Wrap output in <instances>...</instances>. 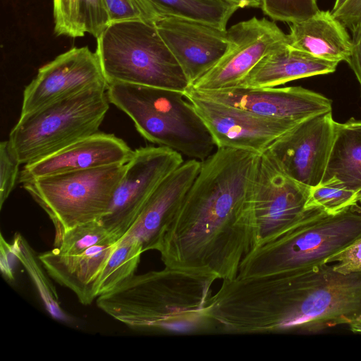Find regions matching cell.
Segmentation results:
<instances>
[{
	"label": "cell",
	"instance_id": "1",
	"mask_svg": "<svg viewBox=\"0 0 361 361\" xmlns=\"http://www.w3.org/2000/svg\"><path fill=\"white\" fill-rule=\"evenodd\" d=\"M217 148L200 171L157 251L165 267L231 280L255 246L250 191L259 156Z\"/></svg>",
	"mask_w": 361,
	"mask_h": 361
},
{
	"label": "cell",
	"instance_id": "2",
	"mask_svg": "<svg viewBox=\"0 0 361 361\" xmlns=\"http://www.w3.org/2000/svg\"><path fill=\"white\" fill-rule=\"evenodd\" d=\"M207 314L219 332L319 334L361 319V272L343 274L331 263L223 280Z\"/></svg>",
	"mask_w": 361,
	"mask_h": 361
},
{
	"label": "cell",
	"instance_id": "3",
	"mask_svg": "<svg viewBox=\"0 0 361 361\" xmlns=\"http://www.w3.org/2000/svg\"><path fill=\"white\" fill-rule=\"evenodd\" d=\"M216 279L165 267L133 275L97 298V306L140 331L204 333L216 331L205 313Z\"/></svg>",
	"mask_w": 361,
	"mask_h": 361
},
{
	"label": "cell",
	"instance_id": "4",
	"mask_svg": "<svg viewBox=\"0 0 361 361\" xmlns=\"http://www.w3.org/2000/svg\"><path fill=\"white\" fill-rule=\"evenodd\" d=\"M361 238V213L351 207L330 214L306 209L302 217L272 240L244 257L237 276L290 274L325 264L326 259Z\"/></svg>",
	"mask_w": 361,
	"mask_h": 361
},
{
	"label": "cell",
	"instance_id": "5",
	"mask_svg": "<svg viewBox=\"0 0 361 361\" xmlns=\"http://www.w3.org/2000/svg\"><path fill=\"white\" fill-rule=\"evenodd\" d=\"M97 42L96 52L109 85L128 83L183 93L190 87L154 23H111Z\"/></svg>",
	"mask_w": 361,
	"mask_h": 361
},
{
	"label": "cell",
	"instance_id": "6",
	"mask_svg": "<svg viewBox=\"0 0 361 361\" xmlns=\"http://www.w3.org/2000/svg\"><path fill=\"white\" fill-rule=\"evenodd\" d=\"M106 91L89 90L20 116L8 140L20 164L36 162L99 132L109 109Z\"/></svg>",
	"mask_w": 361,
	"mask_h": 361
},
{
	"label": "cell",
	"instance_id": "7",
	"mask_svg": "<svg viewBox=\"0 0 361 361\" xmlns=\"http://www.w3.org/2000/svg\"><path fill=\"white\" fill-rule=\"evenodd\" d=\"M126 166L113 165L57 174L22 183L52 221L54 245L67 231L101 220L107 212Z\"/></svg>",
	"mask_w": 361,
	"mask_h": 361
},
{
	"label": "cell",
	"instance_id": "8",
	"mask_svg": "<svg viewBox=\"0 0 361 361\" xmlns=\"http://www.w3.org/2000/svg\"><path fill=\"white\" fill-rule=\"evenodd\" d=\"M184 163L183 155L164 146L141 147L127 163L106 214L100 221L118 240L134 224L158 185Z\"/></svg>",
	"mask_w": 361,
	"mask_h": 361
},
{
	"label": "cell",
	"instance_id": "9",
	"mask_svg": "<svg viewBox=\"0 0 361 361\" xmlns=\"http://www.w3.org/2000/svg\"><path fill=\"white\" fill-rule=\"evenodd\" d=\"M310 189L286 175L267 152L259 156L250 191L255 247L272 240L302 217Z\"/></svg>",
	"mask_w": 361,
	"mask_h": 361
},
{
	"label": "cell",
	"instance_id": "10",
	"mask_svg": "<svg viewBox=\"0 0 361 361\" xmlns=\"http://www.w3.org/2000/svg\"><path fill=\"white\" fill-rule=\"evenodd\" d=\"M109 85L97 52L87 46L73 47L39 68L24 89L20 116L89 90H107Z\"/></svg>",
	"mask_w": 361,
	"mask_h": 361
},
{
	"label": "cell",
	"instance_id": "11",
	"mask_svg": "<svg viewBox=\"0 0 361 361\" xmlns=\"http://www.w3.org/2000/svg\"><path fill=\"white\" fill-rule=\"evenodd\" d=\"M336 125L332 111L312 116L279 136L265 152L289 177L315 186L324 178Z\"/></svg>",
	"mask_w": 361,
	"mask_h": 361
},
{
	"label": "cell",
	"instance_id": "12",
	"mask_svg": "<svg viewBox=\"0 0 361 361\" xmlns=\"http://www.w3.org/2000/svg\"><path fill=\"white\" fill-rule=\"evenodd\" d=\"M184 94L207 128L216 148L262 154L276 139L298 124L200 98L187 91Z\"/></svg>",
	"mask_w": 361,
	"mask_h": 361
},
{
	"label": "cell",
	"instance_id": "13",
	"mask_svg": "<svg viewBox=\"0 0 361 361\" xmlns=\"http://www.w3.org/2000/svg\"><path fill=\"white\" fill-rule=\"evenodd\" d=\"M231 47L222 58L189 87L219 90L238 87L244 78L267 54L288 42L273 21L253 17L227 30Z\"/></svg>",
	"mask_w": 361,
	"mask_h": 361
},
{
	"label": "cell",
	"instance_id": "14",
	"mask_svg": "<svg viewBox=\"0 0 361 361\" xmlns=\"http://www.w3.org/2000/svg\"><path fill=\"white\" fill-rule=\"evenodd\" d=\"M185 91L200 98L238 108L262 116L296 123L332 111V102L301 86L248 88L236 87L219 90Z\"/></svg>",
	"mask_w": 361,
	"mask_h": 361
},
{
	"label": "cell",
	"instance_id": "15",
	"mask_svg": "<svg viewBox=\"0 0 361 361\" xmlns=\"http://www.w3.org/2000/svg\"><path fill=\"white\" fill-rule=\"evenodd\" d=\"M154 23L190 86L214 66L231 47L226 29L174 16H162Z\"/></svg>",
	"mask_w": 361,
	"mask_h": 361
},
{
	"label": "cell",
	"instance_id": "16",
	"mask_svg": "<svg viewBox=\"0 0 361 361\" xmlns=\"http://www.w3.org/2000/svg\"><path fill=\"white\" fill-rule=\"evenodd\" d=\"M134 150L114 134L97 132L36 162L24 165L20 183L42 177L127 164Z\"/></svg>",
	"mask_w": 361,
	"mask_h": 361
},
{
	"label": "cell",
	"instance_id": "17",
	"mask_svg": "<svg viewBox=\"0 0 361 361\" xmlns=\"http://www.w3.org/2000/svg\"><path fill=\"white\" fill-rule=\"evenodd\" d=\"M202 161L190 159L167 176L151 195L125 235L136 239L143 252L157 250L161 238L197 177Z\"/></svg>",
	"mask_w": 361,
	"mask_h": 361
},
{
	"label": "cell",
	"instance_id": "18",
	"mask_svg": "<svg viewBox=\"0 0 361 361\" xmlns=\"http://www.w3.org/2000/svg\"><path fill=\"white\" fill-rule=\"evenodd\" d=\"M107 96L110 103L132 119L137 132L147 141L200 161L212 154L216 146L210 135L195 132L133 101Z\"/></svg>",
	"mask_w": 361,
	"mask_h": 361
},
{
	"label": "cell",
	"instance_id": "19",
	"mask_svg": "<svg viewBox=\"0 0 361 361\" xmlns=\"http://www.w3.org/2000/svg\"><path fill=\"white\" fill-rule=\"evenodd\" d=\"M118 240L112 237L75 255H63L53 249L37 257L54 280L71 290L80 303L87 305L94 300L93 283Z\"/></svg>",
	"mask_w": 361,
	"mask_h": 361
},
{
	"label": "cell",
	"instance_id": "20",
	"mask_svg": "<svg viewBox=\"0 0 361 361\" xmlns=\"http://www.w3.org/2000/svg\"><path fill=\"white\" fill-rule=\"evenodd\" d=\"M338 64L292 48L287 42L264 56L238 87H274L294 80L334 73Z\"/></svg>",
	"mask_w": 361,
	"mask_h": 361
},
{
	"label": "cell",
	"instance_id": "21",
	"mask_svg": "<svg viewBox=\"0 0 361 361\" xmlns=\"http://www.w3.org/2000/svg\"><path fill=\"white\" fill-rule=\"evenodd\" d=\"M289 25L287 38L292 48L326 61H348L352 39L331 11H319L311 18Z\"/></svg>",
	"mask_w": 361,
	"mask_h": 361
},
{
	"label": "cell",
	"instance_id": "22",
	"mask_svg": "<svg viewBox=\"0 0 361 361\" xmlns=\"http://www.w3.org/2000/svg\"><path fill=\"white\" fill-rule=\"evenodd\" d=\"M106 92L108 95H115L137 102L195 132L210 135L191 103L184 99L185 97L183 92L118 82L110 84Z\"/></svg>",
	"mask_w": 361,
	"mask_h": 361
},
{
	"label": "cell",
	"instance_id": "23",
	"mask_svg": "<svg viewBox=\"0 0 361 361\" xmlns=\"http://www.w3.org/2000/svg\"><path fill=\"white\" fill-rule=\"evenodd\" d=\"M334 176L357 194L361 192L360 120L351 118L345 123H337L334 145L322 180Z\"/></svg>",
	"mask_w": 361,
	"mask_h": 361
},
{
	"label": "cell",
	"instance_id": "24",
	"mask_svg": "<svg viewBox=\"0 0 361 361\" xmlns=\"http://www.w3.org/2000/svg\"><path fill=\"white\" fill-rule=\"evenodd\" d=\"M142 252L136 239L128 235L121 237L93 283V298H97L114 290L132 277Z\"/></svg>",
	"mask_w": 361,
	"mask_h": 361
},
{
	"label": "cell",
	"instance_id": "25",
	"mask_svg": "<svg viewBox=\"0 0 361 361\" xmlns=\"http://www.w3.org/2000/svg\"><path fill=\"white\" fill-rule=\"evenodd\" d=\"M162 16H174L226 30L239 6L226 0H150Z\"/></svg>",
	"mask_w": 361,
	"mask_h": 361
},
{
	"label": "cell",
	"instance_id": "26",
	"mask_svg": "<svg viewBox=\"0 0 361 361\" xmlns=\"http://www.w3.org/2000/svg\"><path fill=\"white\" fill-rule=\"evenodd\" d=\"M13 243L19 262L23 264L35 281L48 312L55 319L65 322L68 321L69 317L59 305L54 286L46 277L41 266H39L40 261L38 257L36 258L27 241L20 234L16 235Z\"/></svg>",
	"mask_w": 361,
	"mask_h": 361
},
{
	"label": "cell",
	"instance_id": "27",
	"mask_svg": "<svg viewBox=\"0 0 361 361\" xmlns=\"http://www.w3.org/2000/svg\"><path fill=\"white\" fill-rule=\"evenodd\" d=\"M357 195L334 176L310 187L305 209L320 208L328 214H335L357 203Z\"/></svg>",
	"mask_w": 361,
	"mask_h": 361
},
{
	"label": "cell",
	"instance_id": "28",
	"mask_svg": "<svg viewBox=\"0 0 361 361\" xmlns=\"http://www.w3.org/2000/svg\"><path fill=\"white\" fill-rule=\"evenodd\" d=\"M112 237L100 221H90L67 231L54 249L63 255H75Z\"/></svg>",
	"mask_w": 361,
	"mask_h": 361
},
{
	"label": "cell",
	"instance_id": "29",
	"mask_svg": "<svg viewBox=\"0 0 361 361\" xmlns=\"http://www.w3.org/2000/svg\"><path fill=\"white\" fill-rule=\"evenodd\" d=\"M260 7L274 20L289 24L305 20L320 11L317 0H260Z\"/></svg>",
	"mask_w": 361,
	"mask_h": 361
},
{
	"label": "cell",
	"instance_id": "30",
	"mask_svg": "<svg viewBox=\"0 0 361 361\" xmlns=\"http://www.w3.org/2000/svg\"><path fill=\"white\" fill-rule=\"evenodd\" d=\"M111 23L123 21L155 23L162 16L150 0H106Z\"/></svg>",
	"mask_w": 361,
	"mask_h": 361
},
{
	"label": "cell",
	"instance_id": "31",
	"mask_svg": "<svg viewBox=\"0 0 361 361\" xmlns=\"http://www.w3.org/2000/svg\"><path fill=\"white\" fill-rule=\"evenodd\" d=\"M79 22L96 39L111 24L106 0H79Z\"/></svg>",
	"mask_w": 361,
	"mask_h": 361
},
{
	"label": "cell",
	"instance_id": "32",
	"mask_svg": "<svg viewBox=\"0 0 361 361\" xmlns=\"http://www.w3.org/2000/svg\"><path fill=\"white\" fill-rule=\"evenodd\" d=\"M53 11L56 35L84 36L79 22V0H53Z\"/></svg>",
	"mask_w": 361,
	"mask_h": 361
},
{
	"label": "cell",
	"instance_id": "33",
	"mask_svg": "<svg viewBox=\"0 0 361 361\" xmlns=\"http://www.w3.org/2000/svg\"><path fill=\"white\" fill-rule=\"evenodd\" d=\"M20 162L13 154L8 140L0 143V208L9 197L19 179Z\"/></svg>",
	"mask_w": 361,
	"mask_h": 361
},
{
	"label": "cell",
	"instance_id": "34",
	"mask_svg": "<svg viewBox=\"0 0 361 361\" xmlns=\"http://www.w3.org/2000/svg\"><path fill=\"white\" fill-rule=\"evenodd\" d=\"M351 208L361 213V207L355 203ZM333 264L336 271L343 274L361 272V238L339 252L329 257L325 264Z\"/></svg>",
	"mask_w": 361,
	"mask_h": 361
},
{
	"label": "cell",
	"instance_id": "35",
	"mask_svg": "<svg viewBox=\"0 0 361 361\" xmlns=\"http://www.w3.org/2000/svg\"><path fill=\"white\" fill-rule=\"evenodd\" d=\"M331 12L351 31L352 37L361 34V0H346L338 8Z\"/></svg>",
	"mask_w": 361,
	"mask_h": 361
},
{
	"label": "cell",
	"instance_id": "36",
	"mask_svg": "<svg viewBox=\"0 0 361 361\" xmlns=\"http://www.w3.org/2000/svg\"><path fill=\"white\" fill-rule=\"evenodd\" d=\"M0 251L1 271L6 280L13 281H14V269L19 259L14 243H8L2 234H1Z\"/></svg>",
	"mask_w": 361,
	"mask_h": 361
},
{
	"label": "cell",
	"instance_id": "37",
	"mask_svg": "<svg viewBox=\"0 0 361 361\" xmlns=\"http://www.w3.org/2000/svg\"><path fill=\"white\" fill-rule=\"evenodd\" d=\"M352 49L347 61L355 73L360 86L361 91V34L352 37Z\"/></svg>",
	"mask_w": 361,
	"mask_h": 361
},
{
	"label": "cell",
	"instance_id": "38",
	"mask_svg": "<svg viewBox=\"0 0 361 361\" xmlns=\"http://www.w3.org/2000/svg\"><path fill=\"white\" fill-rule=\"evenodd\" d=\"M237 4L239 8L245 7H259L260 6V0H226Z\"/></svg>",
	"mask_w": 361,
	"mask_h": 361
},
{
	"label": "cell",
	"instance_id": "39",
	"mask_svg": "<svg viewBox=\"0 0 361 361\" xmlns=\"http://www.w3.org/2000/svg\"><path fill=\"white\" fill-rule=\"evenodd\" d=\"M350 330L355 334H361V319L353 322L349 325Z\"/></svg>",
	"mask_w": 361,
	"mask_h": 361
},
{
	"label": "cell",
	"instance_id": "40",
	"mask_svg": "<svg viewBox=\"0 0 361 361\" xmlns=\"http://www.w3.org/2000/svg\"><path fill=\"white\" fill-rule=\"evenodd\" d=\"M346 0H335L332 10L338 8Z\"/></svg>",
	"mask_w": 361,
	"mask_h": 361
},
{
	"label": "cell",
	"instance_id": "41",
	"mask_svg": "<svg viewBox=\"0 0 361 361\" xmlns=\"http://www.w3.org/2000/svg\"><path fill=\"white\" fill-rule=\"evenodd\" d=\"M356 200H357V202L361 203V192L357 194Z\"/></svg>",
	"mask_w": 361,
	"mask_h": 361
}]
</instances>
